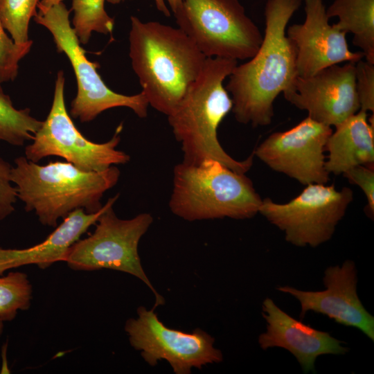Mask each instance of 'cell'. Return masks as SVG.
<instances>
[{
    "instance_id": "6da1fadb",
    "label": "cell",
    "mask_w": 374,
    "mask_h": 374,
    "mask_svg": "<svg viewBox=\"0 0 374 374\" xmlns=\"http://www.w3.org/2000/svg\"><path fill=\"white\" fill-rule=\"evenodd\" d=\"M302 0H267L262 41L249 61L238 65L225 87L231 95L236 121L253 127L269 125L274 102L298 76L296 51L286 35L287 24Z\"/></svg>"
},
{
    "instance_id": "7a4b0ae2",
    "label": "cell",
    "mask_w": 374,
    "mask_h": 374,
    "mask_svg": "<svg viewBox=\"0 0 374 374\" xmlns=\"http://www.w3.org/2000/svg\"><path fill=\"white\" fill-rule=\"evenodd\" d=\"M132 69L149 105L168 116L199 76L206 57L180 29L131 16Z\"/></svg>"
},
{
    "instance_id": "3957f363",
    "label": "cell",
    "mask_w": 374,
    "mask_h": 374,
    "mask_svg": "<svg viewBox=\"0 0 374 374\" xmlns=\"http://www.w3.org/2000/svg\"><path fill=\"white\" fill-rule=\"evenodd\" d=\"M14 163L11 180L17 198L26 211L33 212L42 224L51 227L75 210L99 211L105 193L121 176L115 166L102 171H87L67 161L40 165L25 156L16 158Z\"/></svg>"
},
{
    "instance_id": "277c9868",
    "label": "cell",
    "mask_w": 374,
    "mask_h": 374,
    "mask_svg": "<svg viewBox=\"0 0 374 374\" xmlns=\"http://www.w3.org/2000/svg\"><path fill=\"white\" fill-rule=\"evenodd\" d=\"M237 64L235 60L207 57L199 76L167 116L175 138L181 145L182 162L197 164L213 159L242 174L251 168L253 152L244 160H236L224 150L217 138V128L233 107L223 83Z\"/></svg>"
},
{
    "instance_id": "5b68a950",
    "label": "cell",
    "mask_w": 374,
    "mask_h": 374,
    "mask_svg": "<svg viewBox=\"0 0 374 374\" xmlns=\"http://www.w3.org/2000/svg\"><path fill=\"white\" fill-rule=\"evenodd\" d=\"M262 201L245 174L218 161L181 162L174 167L168 205L175 215L184 220L248 219L259 212Z\"/></svg>"
},
{
    "instance_id": "8992f818",
    "label": "cell",
    "mask_w": 374,
    "mask_h": 374,
    "mask_svg": "<svg viewBox=\"0 0 374 374\" xmlns=\"http://www.w3.org/2000/svg\"><path fill=\"white\" fill-rule=\"evenodd\" d=\"M34 21L52 35L59 53L68 57L77 81V94L71 104L70 114L82 123L94 120L103 112L114 107L132 109L139 118L148 115V101L140 93L127 96L112 90L98 72V63L88 60L85 50L70 23L69 10L61 2L51 7L37 6Z\"/></svg>"
},
{
    "instance_id": "52a82bcc",
    "label": "cell",
    "mask_w": 374,
    "mask_h": 374,
    "mask_svg": "<svg viewBox=\"0 0 374 374\" xmlns=\"http://www.w3.org/2000/svg\"><path fill=\"white\" fill-rule=\"evenodd\" d=\"M173 14L179 28L206 57L250 59L262 41L238 0H183Z\"/></svg>"
},
{
    "instance_id": "ba28073f",
    "label": "cell",
    "mask_w": 374,
    "mask_h": 374,
    "mask_svg": "<svg viewBox=\"0 0 374 374\" xmlns=\"http://www.w3.org/2000/svg\"><path fill=\"white\" fill-rule=\"evenodd\" d=\"M114 204L100 215L89 236L79 239L70 247L64 262L75 271L109 269L138 278L154 293V309L165 301L145 274L138 251L139 242L152 224L153 217L142 213L130 219H121L114 211Z\"/></svg>"
},
{
    "instance_id": "9c48e42d",
    "label": "cell",
    "mask_w": 374,
    "mask_h": 374,
    "mask_svg": "<svg viewBox=\"0 0 374 374\" xmlns=\"http://www.w3.org/2000/svg\"><path fill=\"white\" fill-rule=\"evenodd\" d=\"M64 84V72L60 71L51 109L32 142L25 147V157L35 163L47 157H60L87 171H102L128 163L130 157L116 148L123 125H120L111 139L105 143L87 139L77 129L66 110Z\"/></svg>"
},
{
    "instance_id": "30bf717a",
    "label": "cell",
    "mask_w": 374,
    "mask_h": 374,
    "mask_svg": "<svg viewBox=\"0 0 374 374\" xmlns=\"http://www.w3.org/2000/svg\"><path fill=\"white\" fill-rule=\"evenodd\" d=\"M353 199V192L334 185L310 184L287 203L262 199L259 212L284 231L285 240L297 247H317L333 235Z\"/></svg>"
},
{
    "instance_id": "8fae6325",
    "label": "cell",
    "mask_w": 374,
    "mask_h": 374,
    "mask_svg": "<svg viewBox=\"0 0 374 374\" xmlns=\"http://www.w3.org/2000/svg\"><path fill=\"white\" fill-rule=\"evenodd\" d=\"M154 310L140 306L137 318H130L125 324L130 345L150 366L166 360L175 373L190 374L193 368L201 369L223 360L221 350L213 346L215 339L206 332L195 328L188 333L169 328Z\"/></svg>"
},
{
    "instance_id": "7c38bea8",
    "label": "cell",
    "mask_w": 374,
    "mask_h": 374,
    "mask_svg": "<svg viewBox=\"0 0 374 374\" xmlns=\"http://www.w3.org/2000/svg\"><path fill=\"white\" fill-rule=\"evenodd\" d=\"M330 126L307 116L292 128L270 134L254 151V156L271 169L303 185L326 184V145Z\"/></svg>"
},
{
    "instance_id": "4fadbf2b",
    "label": "cell",
    "mask_w": 374,
    "mask_h": 374,
    "mask_svg": "<svg viewBox=\"0 0 374 374\" xmlns=\"http://www.w3.org/2000/svg\"><path fill=\"white\" fill-rule=\"evenodd\" d=\"M283 94L296 107L307 111L308 117L335 127L359 110L355 63L335 64L307 78L297 76Z\"/></svg>"
},
{
    "instance_id": "5bb4252c",
    "label": "cell",
    "mask_w": 374,
    "mask_h": 374,
    "mask_svg": "<svg viewBox=\"0 0 374 374\" xmlns=\"http://www.w3.org/2000/svg\"><path fill=\"white\" fill-rule=\"evenodd\" d=\"M325 290L303 291L291 286H279L301 303L300 318L307 312L320 313L339 324L361 330L374 341V317L364 308L357 292V271L354 261L346 260L341 266L328 267L323 278Z\"/></svg>"
},
{
    "instance_id": "9a60e30c",
    "label": "cell",
    "mask_w": 374,
    "mask_h": 374,
    "mask_svg": "<svg viewBox=\"0 0 374 374\" xmlns=\"http://www.w3.org/2000/svg\"><path fill=\"white\" fill-rule=\"evenodd\" d=\"M305 19L287 28L286 35L296 51L299 77L307 78L342 62L356 63L364 55L350 51L346 33L329 24L323 0H305Z\"/></svg>"
},
{
    "instance_id": "2e32d148",
    "label": "cell",
    "mask_w": 374,
    "mask_h": 374,
    "mask_svg": "<svg viewBox=\"0 0 374 374\" xmlns=\"http://www.w3.org/2000/svg\"><path fill=\"white\" fill-rule=\"evenodd\" d=\"M262 315L267 323L266 331L259 335L262 350L280 347L290 351L303 372H314L317 358L323 355H345L349 348L329 332L321 331L287 314L267 297L262 302Z\"/></svg>"
},
{
    "instance_id": "e0dca14e",
    "label": "cell",
    "mask_w": 374,
    "mask_h": 374,
    "mask_svg": "<svg viewBox=\"0 0 374 374\" xmlns=\"http://www.w3.org/2000/svg\"><path fill=\"white\" fill-rule=\"evenodd\" d=\"M118 197L119 194L110 197L96 213H87L82 209L71 212L44 241L34 246L19 249L0 247V276L7 270L21 266L36 265L45 269L55 262L65 261L70 247Z\"/></svg>"
},
{
    "instance_id": "ac0fdd59",
    "label": "cell",
    "mask_w": 374,
    "mask_h": 374,
    "mask_svg": "<svg viewBox=\"0 0 374 374\" xmlns=\"http://www.w3.org/2000/svg\"><path fill=\"white\" fill-rule=\"evenodd\" d=\"M326 151L329 174L341 175L358 165L373 166L374 124L368 121L367 112L359 110L335 126Z\"/></svg>"
},
{
    "instance_id": "d6986e66",
    "label": "cell",
    "mask_w": 374,
    "mask_h": 374,
    "mask_svg": "<svg viewBox=\"0 0 374 374\" xmlns=\"http://www.w3.org/2000/svg\"><path fill=\"white\" fill-rule=\"evenodd\" d=\"M341 31L353 35V44L362 49L366 60L374 64V0H334L326 9Z\"/></svg>"
},
{
    "instance_id": "ffe728a7",
    "label": "cell",
    "mask_w": 374,
    "mask_h": 374,
    "mask_svg": "<svg viewBox=\"0 0 374 374\" xmlns=\"http://www.w3.org/2000/svg\"><path fill=\"white\" fill-rule=\"evenodd\" d=\"M42 124L30 114V109L14 107L5 93L0 82V141L15 146H22L31 141Z\"/></svg>"
},
{
    "instance_id": "44dd1931",
    "label": "cell",
    "mask_w": 374,
    "mask_h": 374,
    "mask_svg": "<svg viewBox=\"0 0 374 374\" xmlns=\"http://www.w3.org/2000/svg\"><path fill=\"white\" fill-rule=\"evenodd\" d=\"M106 0H72V27L80 42L86 44L93 32L112 34L114 19L105 10Z\"/></svg>"
},
{
    "instance_id": "7402d4cb",
    "label": "cell",
    "mask_w": 374,
    "mask_h": 374,
    "mask_svg": "<svg viewBox=\"0 0 374 374\" xmlns=\"http://www.w3.org/2000/svg\"><path fill=\"white\" fill-rule=\"evenodd\" d=\"M32 294V285L26 274L11 271L0 276V319L10 321L19 310H28Z\"/></svg>"
},
{
    "instance_id": "603a6c76",
    "label": "cell",
    "mask_w": 374,
    "mask_h": 374,
    "mask_svg": "<svg viewBox=\"0 0 374 374\" xmlns=\"http://www.w3.org/2000/svg\"><path fill=\"white\" fill-rule=\"evenodd\" d=\"M40 0H0V19L15 43L26 44L30 19L37 13Z\"/></svg>"
},
{
    "instance_id": "cb8c5ba5",
    "label": "cell",
    "mask_w": 374,
    "mask_h": 374,
    "mask_svg": "<svg viewBox=\"0 0 374 374\" xmlns=\"http://www.w3.org/2000/svg\"><path fill=\"white\" fill-rule=\"evenodd\" d=\"M33 41L17 44L6 33L0 19V82L14 81L17 76L19 62L29 53Z\"/></svg>"
},
{
    "instance_id": "d4e9b609",
    "label": "cell",
    "mask_w": 374,
    "mask_h": 374,
    "mask_svg": "<svg viewBox=\"0 0 374 374\" xmlns=\"http://www.w3.org/2000/svg\"><path fill=\"white\" fill-rule=\"evenodd\" d=\"M355 83L359 110L374 112V64L361 60L355 63Z\"/></svg>"
},
{
    "instance_id": "484cf974",
    "label": "cell",
    "mask_w": 374,
    "mask_h": 374,
    "mask_svg": "<svg viewBox=\"0 0 374 374\" xmlns=\"http://www.w3.org/2000/svg\"><path fill=\"white\" fill-rule=\"evenodd\" d=\"M12 166L0 157V222L15 211L17 190L11 180Z\"/></svg>"
},
{
    "instance_id": "4316f807",
    "label": "cell",
    "mask_w": 374,
    "mask_h": 374,
    "mask_svg": "<svg viewBox=\"0 0 374 374\" xmlns=\"http://www.w3.org/2000/svg\"><path fill=\"white\" fill-rule=\"evenodd\" d=\"M350 183L358 186L364 192L370 217L374 213V170L371 166L358 165L342 174Z\"/></svg>"
},
{
    "instance_id": "83f0119b",
    "label": "cell",
    "mask_w": 374,
    "mask_h": 374,
    "mask_svg": "<svg viewBox=\"0 0 374 374\" xmlns=\"http://www.w3.org/2000/svg\"><path fill=\"white\" fill-rule=\"evenodd\" d=\"M125 0H106L109 3L118 4ZM183 0H154L157 8L158 10L163 12L165 16L169 17L170 12L168 10L166 3H168L170 6L172 12H175L181 6Z\"/></svg>"
},
{
    "instance_id": "f1b7e54d",
    "label": "cell",
    "mask_w": 374,
    "mask_h": 374,
    "mask_svg": "<svg viewBox=\"0 0 374 374\" xmlns=\"http://www.w3.org/2000/svg\"><path fill=\"white\" fill-rule=\"evenodd\" d=\"M63 1L64 0H40L38 5L48 8L63 2Z\"/></svg>"
},
{
    "instance_id": "f546056e",
    "label": "cell",
    "mask_w": 374,
    "mask_h": 374,
    "mask_svg": "<svg viewBox=\"0 0 374 374\" xmlns=\"http://www.w3.org/2000/svg\"><path fill=\"white\" fill-rule=\"evenodd\" d=\"M3 329V321H2L0 319V336H1V335L2 334Z\"/></svg>"
}]
</instances>
